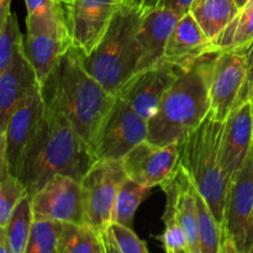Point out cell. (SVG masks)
<instances>
[{
  "label": "cell",
  "instance_id": "7a4b0ae2",
  "mask_svg": "<svg viewBox=\"0 0 253 253\" xmlns=\"http://www.w3.org/2000/svg\"><path fill=\"white\" fill-rule=\"evenodd\" d=\"M83 56L81 49L69 46L41 85V90L43 96L56 101L94 152L101 126L118 96L86 71Z\"/></svg>",
  "mask_w": 253,
  "mask_h": 253
},
{
  "label": "cell",
  "instance_id": "7402d4cb",
  "mask_svg": "<svg viewBox=\"0 0 253 253\" xmlns=\"http://www.w3.org/2000/svg\"><path fill=\"white\" fill-rule=\"evenodd\" d=\"M163 190L167 197V202H166V210L163 214L162 220L165 224V229H163L162 235L160 239L161 245H162L163 250L168 253H192L190 251V246L188 244L187 236H185L184 231H183L182 226L179 224L177 214V195H178V185L177 179H175V174L169 182L163 184Z\"/></svg>",
  "mask_w": 253,
  "mask_h": 253
},
{
  "label": "cell",
  "instance_id": "8fae6325",
  "mask_svg": "<svg viewBox=\"0 0 253 253\" xmlns=\"http://www.w3.org/2000/svg\"><path fill=\"white\" fill-rule=\"evenodd\" d=\"M127 178L146 187H162L174 177L179 166L178 143L160 145L146 140L123 158Z\"/></svg>",
  "mask_w": 253,
  "mask_h": 253
},
{
  "label": "cell",
  "instance_id": "30bf717a",
  "mask_svg": "<svg viewBox=\"0 0 253 253\" xmlns=\"http://www.w3.org/2000/svg\"><path fill=\"white\" fill-rule=\"evenodd\" d=\"M146 140H148V120L118 96L101 126L94 155L96 161H123L135 146Z\"/></svg>",
  "mask_w": 253,
  "mask_h": 253
},
{
  "label": "cell",
  "instance_id": "5b68a950",
  "mask_svg": "<svg viewBox=\"0 0 253 253\" xmlns=\"http://www.w3.org/2000/svg\"><path fill=\"white\" fill-rule=\"evenodd\" d=\"M142 16V11L123 4L100 43L90 54L83 56L86 71L115 95L141 71L143 53L137 32Z\"/></svg>",
  "mask_w": 253,
  "mask_h": 253
},
{
  "label": "cell",
  "instance_id": "cb8c5ba5",
  "mask_svg": "<svg viewBox=\"0 0 253 253\" xmlns=\"http://www.w3.org/2000/svg\"><path fill=\"white\" fill-rule=\"evenodd\" d=\"M58 253H105L100 235L86 224L63 222Z\"/></svg>",
  "mask_w": 253,
  "mask_h": 253
},
{
  "label": "cell",
  "instance_id": "d6a6232c",
  "mask_svg": "<svg viewBox=\"0 0 253 253\" xmlns=\"http://www.w3.org/2000/svg\"><path fill=\"white\" fill-rule=\"evenodd\" d=\"M49 1H51V0H25V2H26L27 14L36 11L37 9L44 6V5L48 4Z\"/></svg>",
  "mask_w": 253,
  "mask_h": 253
},
{
  "label": "cell",
  "instance_id": "e575fe53",
  "mask_svg": "<svg viewBox=\"0 0 253 253\" xmlns=\"http://www.w3.org/2000/svg\"><path fill=\"white\" fill-rule=\"evenodd\" d=\"M146 1H147V0H121V2H123L124 5L135 7V9L140 10V11H142V12H145Z\"/></svg>",
  "mask_w": 253,
  "mask_h": 253
},
{
  "label": "cell",
  "instance_id": "9a60e30c",
  "mask_svg": "<svg viewBox=\"0 0 253 253\" xmlns=\"http://www.w3.org/2000/svg\"><path fill=\"white\" fill-rule=\"evenodd\" d=\"M177 77L178 68L161 62L157 66L143 69L131 77L116 96L126 101L146 120H150Z\"/></svg>",
  "mask_w": 253,
  "mask_h": 253
},
{
  "label": "cell",
  "instance_id": "f1b7e54d",
  "mask_svg": "<svg viewBox=\"0 0 253 253\" xmlns=\"http://www.w3.org/2000/svg\"><path fill=\"white\" fill-rule=\"evenodd\" d=\"M27 195L24 184L9 170L0 172V227L9 221L20 200Z\"/></svg>",
  "mask_w": 253,
  "mask_h": 253
},
{
  "label": "cell",
  "instance_id": "277c9868",
  "mask_svg": "<svg viewBox=\"0 0 253 253\" xmlns=\"http://www.w3.org/2000/svg\"><path fill=\"white\" fill-rule=\"evenodd\" d=\"M224 127L225 121L216 119L209 111L202 123L178 142L179 163L185 168L193 184L207 200L221 227L230 187L220 162Z\"/></svg>",
  "mask_w": 253,
  "mask_h": 253
},
{
  "label": "cell",
  "instance_id": "e0dca14e",
  "mask_svg": "<svg viewBox=\"0 0 253 253\" xmlns=\"http://www.w3.org/2000/svg\"><path fill=\"white\" fill-rule=\"evenodd\" d=\"M36 85H40L36 72L27 58L22 42L7 68L0 72V133L5 131L17 105Z\"/></svg>",
  "mask_w": 253,
  "mask_h": 253
},
{
  "label": "cell",
  "instance_id": "3957f363",
  "mask_svg": "<svg viewBox=\"0 0 253 253\" xmlns=\"http://www.w3.org/2000/svg\"><path fill=\"white\" fill-rule=\"evenodd\" d=\"M217 52L203 56L178 77L148 120V140L160 145L178 143L210 111V76Z\"/></svg>",
  "mask_w": 253,
  "mask_h": 253
},
{
  "label": "cell",
  "instance_id": "1f68e13d",
  "mask_svg": "<svg viewBox=\"0 0 253 253\" xmlns=\"http://www.w3.org/2000/svg\"><path fill=\"white\" fill-rule=\"evenodd\" d=\"M193 1L194 0H166L162 7H167L180 15H185L189 12Z\"/></svg>",
  "mask_w": 253,
  "mask_h": 253
},
{
  "label": "cell",
  "instance_id": "ba28073f",
  "mask_svg": "<svg viewBox=\"0 0 253 253\" xmlns=\"http://www.w3.org/2000/svg\"><path fill=\"white\" fill-rule=\"evenodd\" d=\"M126 178L123 161L98 160L81 180L85 224L98 234L110 224L119 189Z\"/></svg>",
  "mask_w": 253,
  "mask_h": 253
},
{
  "label": "cell",
  "instance_id": "74e56055",
  "mask_svg": "<svg viewBox=\"0 0 253 253\" xmlns=\"http://www.w3.org/2000/svg\"><path fill=\"white\" fill-rule=\"evenodd\" d=\"M250 1H251V0H235V2H236V5L239 6L240 10L244 9V7L246 6Z\"/></svg>",
  "mask_w": 253,
  "mask_h": 253
},
{
  "label": "cell",
  "instance_id": "44dd1931",
  "mask_svg": "<svg viewBox=\"0 0 253 253\" xmlns=\"http://www.w3.org/2000/svg\"><path fill=\"white\" fill-rule=\"evenodd\" d=\"M210 41H214L240 12L235 0H194L189 10Z\"/></svg>",
  "mask_w": 253,
  "mask_h": 253
},
{
  "label": "cell",
  "instance_id": "d4e9b609",
  "mask_svg": "<svg viewBox=\"0 0 253 253\" xmlns=\"http://www.w3.org/2000/svg\"><path fill=\"white\" fill-rule=\"evenodd\" d=\"M253 40V1L240 10L226 29L211 42V51L239 49Z\"/></svg>",
  "mask_w": 253,
  "mask_h": 253
},
{
  "label": "cell",
  "instance_id": "7c38bea8",
  "mask_svg": "<svg viewBox=\"0 0 253 253\" xmlns=\"http://www.w3.org/2000/svg\"><path fill=\"white\" fill-rule=\"evenodd\" d=\"M44 111V99L41 85H36L27 93L17 105L6 128L0 133L1 160L6 161L9 172L16 177L22 155L36 131Z\"/></svg>",
  "mask_w": 253,
  "mask_h": 253
},
{
  "label": "cell",
  "instance_id": "4316f807",
  "mask_svg": "<svg viewBox=\"0 0 253 253\" xmlns=\"http://www.w3.org/2000/svg\"><path fill=\"white\" fill-rule=\"evenodd\" d=\"M105 253H147L145 241L138 239L132 227L120 222L110 221V224L100 232Z\"/></svg>",
  "mask_w": 253,
  "mask_h": 253
},
{
  "label": "cell",
  "instance_id": "52a82bcc",
  "mask_svg": "<svg viewBox=\"0 0 253 253\" xmlns=\"http://www.w3.org/2000/svg\"><path fill=\"white\" fill-rule=\"evenodd\" d=\"M220 253H253V146L230 183Z\"/></svg>",
  "mask_w": 253,
  "mask_h": 253
},
{
  "label": "cell",
  "instance_id": "4fadbf2b",
  "mask_svg": "<svg viewBox=\"0 0 253 253\" xmlns=\"http://www.w3.org/2000/svg\"><path fill=\"white\" fill-rule=\"evenodd\" d=\"M35 219L85 224L81 182L57 174L31 197Z\"/></svg>",
  "mask_w": 253,
  "mask_h": 253
},
{
  "label": "cell",
  "instance_id": "6da1fadb",
  "mask_svg": "<svg viewBox=\"0 0 253 253\" xmlns=\"http://www.w3.org/2000/svg\"><path fill=\"white\" fill-rule=\"evenodd\" d=\"M44 99V111L20 162L16 177L30 197L54 175L81 182L96 161L90 146L81 137L56 101Z\"/></svg>",
  "mask_w": 253,
  "mask_h": 253
},
{
  "label": "cell",
  "instance_id": "ffe728a7",
  "mask_svg": "<svg viewBox=\"0 0 253 253\" xmlns=\"http://www.w3.org/2000/svg\"><path fill=\"white\" fill-rule=\"evenodd\" d=\"M175 179L178 185L177 195V214L179 224L187 236L188 244L192 253H202L200 249L199 229H198L197 203L194 198V187L189 174L179 163L175 172Z\"/></svg>",
  "mask_w": 253,
  "mask_h": 253
},
{
  "label": "cell",
  "instance_id": "2e32d148",
  "mask_svg": "<svg viewBox=\"0 0 253 253\" xmlns=\"http://www.w3.org/2000/svg\"><path fill=\"white\" fill-rule=\"evenodd\" d=\"M253 146L252 103L234 109L225 121L220 146V162L229 183L234 180L244 166Z\"/></svg>",
  "mask_w": 253,
  "mask_h": 253
},
{
  "label": "cell",
  "instance_id": "ab89813d",
  "mask_svg": "<svg viewBox=\"0 0 253 253\" xmlns=\"http://www.w3.org/2000/svg\"><path fill=\"white\" fill-rule=\"evenodd\" d=\"M251 1H253V0H251ZM251 1H250V2H251ZM250 2H249V4H250Z\"/></svg>",
  "mask_w": 253,
  "mask_h": 253
},
{
  "label": "cell",
  "instance_id": "8d00e7d4",
  "mask_svg": "<svg viewBox=\"0 0 253 253\" xmlns=\"http://www.w3.org/2000/svg\"><path fill=\"white\" fill-rule=\"evenodd\" d=\"M0 253H10L7 240L1 231H0Z\"/></svg>",
  "mask_w": 253,
  "mask_h": 253
},
{
  "label": "cell",
  "instance_id": "5bb4252c",
  "mask_svg": "<svg viewBox=\"0 0 253 253\" xmlns=\"http://www.w3.org/2000/svg\"><path fill=\"white\" fill-rule=\"evenodd\" d=\"M246 76V62L239 49L217 51L210 76V113L226 121L231 114Z\"/></svg>",
  "mask_w": 253,
  "mask_h": 253
},
{
  "label": "cell",
  "instance_id": "83f0119b",
  "mask_svg": "<svg viewBox=\"0 0 253 253\" xmlns=\"http://www.w3.org/2000/svg\"><path fill=\"white\" fill-rule=\"evenodd\" d=\"M63 222L35 219L26 253H58V242Z\"/></svg>",
  "mask_w": 253,
  "mask_h": 253
},
{
  "label": "cell",
  "instance_id": "f546056e",
  "mask_svg": "<svg viewBox=\"0 0 253 253\" xmlns=\"http://www.w3.org/2000/svg\"><path fill=\"white\" fill-rule=\"evenodd\" d=\"M24 42L15 12H10L6 21L0 25V72L5 71L15 52Z\"/></svg>",
  "mask_w": 253,
  "mask_h": 253
},
{
  "label": "cell",
  "instance_id": "484cf974",
  "mask_svg": "<svg viewBox=\"0 0 253 253\" xmlns=\"http://www.w3.org/2000/svg\"><path fill=\"white\" fill-rule=\"evenodd\" d=\"M151 189L152 188L138 184L130 178H126L119 189L111 221L132 227L136 210L138 209L141 203L150 197Z\"/></svg>",
  "mask_w": 253,
  "mask_h": 253
},
{
  "label": "cell",
  "instance_id": "d590c367",
  "mask_svg": "<svg viewBox=\"0 0 253 253\" xmlns=\"http://www.w3.org/2000/svg\"><path fill=\"white\" fill-rule=\"evenodd\" d=\"M166 0H147L146 1V9L145 12L150 11L152 9H157V7H162Z\"/></svg>",
  "mask_w": 253,
  "mask_h": 253
},
{
  "label": "cell",
  "instance_id": "836d02e7",
  "mask_svg": "<svg viewBox=\"0 0 253 253\" xmlns=\"http://www.w3.org/2000/svg\"><path fill=\"white\" fill-rule=\"evenodd\" d=\"M10 2L11 0H0V25L6 21L10 11Z\"/></svg>",
  "mask_w": 253,
  "mask_h": 253
},
{
  "label": "cell",
  "instance_id": "4dcf8cb0",
  "mask_svg": "<svg viewBox=\"0 0 253 253\" xmlns=\"http://www.w3.org/2000/svg\"><path fill=\"white\" fill-rule=\"evenodd\" d=\"M239 51L244 54L245 62H246V76H245L244 85H242L241 91L237 96L236 104L234 109L239 108L242 104L251 101L253 99V40L239 48ZM232 109V110H234Z\"/></svg>",
  "mask_w": 253,
  "mask_h": 253
},
{
  "label": "cell",
  "instance_id": "d6986e66",
  "mask_svg": "<svg viewBox=\"0 0 253 253\" xmlns=\"http://www.w3.org/2000/svg\"><path fill=\"white\" fill-rule=\"evenodd\" d=\"M182 16L183 15L167 7H157L143 12L142 21L137 32L143 53L141 71L163 62V53L168 37Z\"/></svg>",
  "mask_w": 253,
  "mask_h": 253
},
{
  "label": "cell",
  "instance_id": "603a6c76",
  "mask_svg": "<svg viewBox=\"0 0 253 253\" xmlns=\"http://www.w3.org/2000/svg\"><path fill=\"white\" fill-rule=\"evenodd\" d=\"M34 220L32 199L27 194L16 205L7 224L0 227L7 240L10 253H26Z\"/></svg>",
  "mask_w": 253,
  "mask_h": 253
},
{
  "label": "cell",
  "instance_id": "8992f818",
  "mask_svg": "<svg viewBox=\"0 0 253 253\" xmlns=\"http://www.w3.org/2000/svg\"><path fill=\"white\" fill-rule=\"evenodd\" d=\"M25 52L36 72L40 85L44 83L62 54L72 46L58 0L26 16Z\"/></svg>",
  "mask_w": 253,
  "mask_h": 253
},
{
  "label": "cell",
  "instance_id": "ac0fdd59",
  "mask_svg": "<svg viewBox=\"0 0 253 253\" xmlns=\"http://www.w3.org/2000/svg\"><path fill=\"white\" fill-rule=\"evenodd\" d=\"M211 51V41L190 12L183 15L167 40L163 62L178 69L189 68Z\"/></svg>",
  "mask_w": 253,
  "mask_h": 253
},
{
  "label": "cell",
  "instance_id": "f35d334b",
  "mask_svg": "<svg viewBox=\"0 0 253 253\" xmlns=\"http://www.w3.org/2000/svg\"><path fill=\"white\" fill-rule=\"evenodd\" d=\"M251 103H252V111H253V99L251 100Z\"/></svg>",
  "mask_w": 253,
  "mask_h": 253
},
{
  "label": "cell",
  "instance_id": "9c48e42d",
  "mask_svg": "<svg viewBox=\"0 0 253 253\" xmlns=\"http://www.w3.org/2000/svg\"><path fill=\"white\" fill-rule=\"evenodd\" d=\"M72 46L85 56L105 36L121 0H58Z\"/></svg>",
  "mask_w": 253,
  "mask_h": 253
}]
</instances>
